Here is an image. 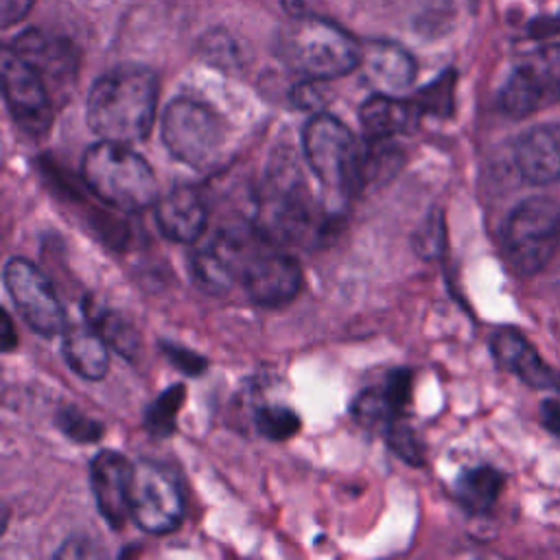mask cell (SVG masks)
<instances>
[{
    "mask_svg": "<svg viewBox=\"0 0 560 560\" xmlns=\"http://www.w3.org/2000/svg\"><path fill=\"white\" fill-rule=\"evenodd\" d=\"M444 247V221L442 212H431L416 230L413 236V249L418 256L431 260L442 254Z\"/></svg>",
    "mask_w": 560,
    "mask_h": 560,
    "instance_id": "obj_28",
    "label": "cell"
},
{
    "mask_svg": "<svg viewBox=\"0 0 560 560\" xmlns=\"http://www.w3.org/2000/svg\"><path fill=\"white\" fill-rule=\"evenodd\" d=\"M560 101V44H549L514 66L505 79L499 103L512 118L529 116Z\"/></svg>",
    "mask_w": 560,
    "mask_h": 560,
    "instance_id": "obj_9",
    "label": "cell"
},
{
    "mask_svg": "<svg viewBox=\"0 0 560 560\" xmlns=\"http://www.w3.org/2000/svg\"><path fill=\"white\" fill-rule=\"evenodd\" d=\"M282 61L304 79L328 81L361 66L359 42L330 20L317 15L293 18L278 37Z\"/></svg>",
    "mask_w": 560,
    "mask_h": 560,
    "instance_id": "obj_2",
    "label": "cell"
},
{
    "mask_svg": "<svg viewBox=\"0 0 560 560\" xmlns=\"http://www.w3.org/2000/svg\"><path fill=\"white\" fill-rule=\"evenodd\" d=\"M453 83L455 74L444 72L440 79H435L431 85H427L422 92L413 96L422 114H433V116H446L453 109Z\"/></svg>",
    "mask_w": 560,
    "mask_h": 560,
    "instance_id": "obj_27",
    "label": "cell"
},
{
    "mask_svg": "<svg viewBox=\"0 0 560 560\" xmlns=\"http://www.w3.org/2000/svg\"><path fill=\"white\" fill-rule=\"evenodd\" d=\"M81 175L88 188L116 210L140 212L160 199L149 162L125 142L101 140L92 144L83 153Z\"/></svg>",
    "mask_w": 560,
    "mask_h": 560,
    "instance_id": "obj_3",
    "label": "cell"
},
{
    "mask_svg": "<svg viewBox=\"0 0 560 560\" xmlns=\"http://www.w3.org/2000/svg\"><path fill=\"white\" fill-rule=\"evenodd\" d=\"M503 488V475L490 466L464 470L455 481V499L470 514L488 512Z\"/></svg>",
    "mask_w": 560,
    "mask_h": 560,
    "instance_id": "obj_23",
    "label": "cell"
},
{
    "mask_svg": "<svg viewBox=\"0 0 560 560\" xmlns=\"http://www.w3.org/2000/svg\"><path fill=\"white\" fill-rule=\"evenodd\" d=\"M256 228H219L190 256V276L195 284L212 295L228 293L252 256L258 252L254 243Z\"/></svg>",
    "mask_w": 560,
    "mask_h": 560,
    "instance_id": "obj_8",
    "label": "cell"
},
{
    "mask_svg": "<svg viewBox=\"0 0 560 560\" xmlns=\"http://www.w3.org/2000/svg\"><path fill=\"white\" fill-rule=\"evenodd\" d=\"M131 481H133V464L116 453L101 451L90 462V486L98 508V514L114 527L120 529L125 521L131 516L129 499H131Z\"/></svg>",
    "mask_w": 560,
    "mask_h": 560,
    "instance_id": "obj_14",
    "label": "cell"
},
{
    "mask_svg": "<svg viewBox=\"0 0 560 560\" xmlns=\"http://www.w3.org/2000/svg\"><path fill=\"white\" fill-rule=\"evenodd\" d=\"M9 48L24 57L46 79V83H63L74 77L77 57L72 46L63 39L42 31H24Z\"/></svg>",
    "mask_w": 560,
    "mask_h": 560,
    "instance_id": "obj_19",
    "label": "cell"
},
{
    "mask_svg": "<svg viewBox=\"0 0 560 560\" xmlns=\"http://www.w3.org/2000/svg\"><path fill=\"white\" fill-rule=\"evenodd\" d=\"M35 0H0V22L2 26H11L13 22H20Z\"/></svg>",
    "mask_w": 560,
    "mask_h": 560,
    "instance_id": "obj_33",
    "label": "cell"
},
{
    "mask_svg": "<svg viewBox=\"0 0 560 560\" xmlns=\"http://www.w3.org/2000/svg\"><path fill=\"white\" fill-rule=\"evenodd\" d=\"M4 287L22 319L39 335L52 337L66 328V311L50 280L26 258L4 265Z\"/></svg>",
    "mask_w": 560,
    "mask_h": 560,
    "instance_id": "obj_12",
    "label": "cell"
},
{
    "mask_svg": "<svg viewBox=\"0 0 560 560\" xmlns=\"http://www.w3.org/2000/svg\"><path fill=\"white\" fill-rule=\"evenodd\" d=\"M302 149L326 192L346 199L365 184V153L337 116L326 112L311 116L302 129Z\"/></svg>",
    "mask_w": 560,
    "mask_h": 560,
    "instance_id": "obj_5",
    "label": "cell"
},
{
    "mask_svg": "<svg viewBox=\"0 0 560 560\" xmlns=\"http://www.w3.org/2000/svg\"><path fill=\"white\" fill-rule=\"evenodd\" d=\"M85 319L105 339L109 350L118 352L125 359H133L138 354L142 343L140 332L125 315L109 308H94L92 304H85Z\"/></svg>",
    "mask_w": 560,
    "mask_h": 560,
    "instance_id": "obj_24",
    "label": "cell"
},
{
    "mask_svg": "<svg viewBox=\"0 0 560 560\" xmlns=\"http://www.w3.org/2000/svg\"><path fill=\"white\" fill-rule=\"evenodd\" d=\"M385 440H387L389 448L400 459H405L407 464H411V466H420L422 464V448H420L413 431L405 422L394 420L392 424H387L385 427Z\"/></svg>",
    "mask_w": 560,
    "mask_h": 560,
    "instance_id": "obj_30",
    "label": "cell"
},
{
    "mask_svg": "<svg viewBox=\"0 0 560 560\" xmlns=\"http://www.w3.org/2000/svg\"><path fill=\"white\" fill-rule=\"evenodd\" d=\"M61 354L68 368L85 381H101L107 374L109 346L92 326L66 332Z\"/></svg>",
    "mask_w": 560,
    "mask_h": 560,
    "instance_id": "obj_22",
    "label": "cell"
},
{
    "mask_svg": "<svg viewBox=\"0 0 560 560\" xmlns=\"http://www.w3.org/2000/svg\"><path fill=\"white\" fill-rule=\"evenodd\" d=\"M490 350L499 365L514 372L529 387H551L556 383V374L542 363L536 348L512 328H501L490 339Z\"/></svg>",
    "mask_w": 560,
    "mask_h": 560,
    "instance_id": "obj_20",
    "label": "cell"
},
{
    "mask_svg": "<svg viewBox=\"0 0 560 560\" xmlns=\"http://www.w3.org/2000/svg\"><path fill=\"white\" fill-rule=\"evenodd\" d=\"M162 352L166 354V359L173 363V365H177L182 372H186V374H201L203 370H206V365H208V361L201 357V354H197V352H192V350H188V348H182V346H175V343H162Z\"/></svg>",
    "mask_w": 560,
    "mask_h": 560,
    "instance_id": "obj_31",
    "label": "cell"
},
{
    "mask_svg": "<svg viewBox=\"0 0 560 560\" xmlns=\"http://www.w3.org/2000/svg\"><path fill=\"white\" fill-rule=\"evenodd\" d=\"M2 322H4V335H2V348H4V352H9L11 348H13V343H15V337H13V328H11V317L4 313L2 315Z\"/></svg>",
    "mask_w": 560,
    "mask_h": 560,
    "instance_id": "obj_36",
    "label": "cell"
},
{
    "mask_svg": "<svg viewBox=\"0 0 560 560\" xmlns=\"http://www.w3.org/2000/svg\"><path fill=\"white\" fill-rule=\"evenodd\" d=\"M129 512L147 534L162 536L177 529L184 516V499L175 477L160 464L136 462Z\"/></svg>",
    "mask_w": 560,
    "mask_h": 560,
    "instance_id": "obj_10",
    "label": "cell"
},
{
    "mask_svg": "<svg viewBox=\"0 0 560 560\" xmlns=\"http://www.w3.org/2000/svg\"><path fill=\"white\" fill-rule=\"evenodd\" d=\"M422 112L413 98H400L387 92L372 94L359 109V122L368 140L381 142L416 129Z\"/></svg>",
    "mask_w": 560,
    "mask_h": 560,
    "instance_id": "obj_18",
    "label": "cell"
},
{
    "mask_svg": "<svg viewBox=\"0 0 560 560\" xmlns=\"http://www.w3.org/2000/svg\"><path fill=\"white\" fill-rule=\"evenodd\" d=\"M57 427L74 442H96L103 435V424L74 407H66L57 413Z\"/></svg>",
    "mask_w": 560,
    "mask_h": 560,
    "instance_id": "obj_29",
    "label": "cell"
},
{
    "mask_svg": "<svg viewBox=\"0 0 560 560\" xmlns=\"http://www.w3.org/2000/svg\"><path fill=\"white\" fill-rule=\"evenodd\" d=\"M409 398H411V370L398 368L387 372L381 385L363 389L354 398L350 411L361 424L387 427L400 418V413L409 405Z\"/></svg>",
    "mask_w": 560,
    "mask_h": 560,
    "instance_id": "obj_17",
    "label": "cell"
},
{
    "mask_svg": "<svg viewBox=\"0 0 560 560\" xmlns=\"http://www.w3.org/2000/svg\"><path fill=\"white\" fill-rule=\"evenodd\" d=\"M162 142L168 153L197 171H210L225 153L228 129L208 105L179 96L162 114Z\"/></svg>",
    "mask_w": 560,
    "mask_h": 560,
    "instance_id": "obj_6",
    "label": "cell"
},
{
    "mask_svg": "<svg viewBox=\"0 0 560 560\" xmlns=\"http://www.w3.org/2000/svg\"><path fill=\"white\" fill-rule=\"evenodd\" d=\"M2 92L15 125L28 136H44L52 122V98L46 79L9 46L2 52Z\"/></svg>",
    "mask_w": 560,
    "mask_h": 560,
    "instance_id": "obj_11",
    "label": "cell"
},
{
    "mask_svg": "<svg viewBox=\"0 0 560 560\" xmlns=\"http://www.w3.org/2000/svg\"><path fill=\"white\" fill-rule=\"evenodd\" d=\"M319 212L293 155H276L260 192L258 232L271 241H300L317 228Z\"/></svg>",
    "mask_w": 560,
    "mask_h": 560,
    "instance_id": "obj_4",
    "label": "cell"
},
{
    "mask_svg": "<svg viewBox=\"0 0 560 560\" xmlns=\"http://www.w3.org/2000/svg\"><path fill=\"white\" fill-rule=\"evenodd\" d=\"M243 287L252 302L278 308L291 302L302 287V269L289 254L276 249H258L243 271Z\"/></svg>",
    "mask_w": 560,
    "mask_h": 560,
    "instance_id": "obj_13",
    "label": "cell"
},
{
    "mask_svg": "<svg viewBox=\"0 0 560 560\" xmlns=\"http://www.w3.org/2000/svg\"><path fill=\"white\" fill-rule=\"evenodd\" d=\"M186 398V389L184 385H173L168 389H164L144 411V427L153 433V435H171L175 431V418L184 405Z\"/></svg>",
    "mask_w": 560,
    "mask_h": 560,
    "instance_id": "obj_25",
    "label": "cell"
},
{
    "mask_svg": "<svg viewBox=\"0 0 560 560\" xmlns=\"http://www.w3.org/2000/svg\"><path fill=\"white\" fill-rule=\"evenodd\" d=\"M361 66L368 79L387 94L400 92L416 77V63L407 50L389 42H374L363 48Z\"/></svg>",
    "mask_w": 560,
    "mask_h": 560,
    "instance_id": "obj_21",
    "label": "cell"
},
{
    "mask_svg": "<svg viewBox=\"0 0 560 560\" xmlns=\"http://www.w3.org/2000/svg\"><path fill=\"white\" fill-rule=\"evenodd\" d=\"M560 241V203L551 197H529L508 217L501 234L503 254L518 276L538 273Z\"/></svg>",
    "mask_w": 560,
    "mask_h": 560,
    "instance_id": "obj_7",
    "label": "cell"
},
{
    "mask_svg": "<svg viewBox=\"0 0 560 560\" xmlns=\"http://www.w3.org/2000/svg\"><path fill=\"white\" fill-rule=\"evenodd\" d=\"M295 103L300 107H315V105H319L322 103V98H319V81L308 79L304 85H300L295 90Z\"/></svg>",
    "mask_w": 560,
    "mask_h": 560,
    "instance_id": "obj_34",
    "label": "cell"
},
{
    "mask_svg": "<svg viewBox=\"0 0 560 560\" xmlns=\"http://www.w3.org/2000/svg\"><path fill=\"white\" fill-rule=\"evenodd\" d=\"M553 394L547 396L542 400V407H540V418H542V424L560 438V376L556 378V383L551 385Z\"/></svg>",
    "mask_w": 560,
    "mask_h": 560,
    "instance_id": "obj_32",
    "label": "cell"
},
{
    "mask_svg": "<svg viewBox=\"0 0 560 560\" xmlns=\"http://www.w3.org/2000/svg\"><path fill=\"white\" fill-rule=\"evenodd\" d=\"M158 79L136 63L112 68L101 74L85 101V120L101 140L138 142L155 122Z\"/></svg>",
    "mask_w": 560,
    "mask_h": 560,
    "instance_id": "obj_1",
    "label": "cell"
},
{
    "mask_svg": "<svg viewBox=\"0 0 560 560\" xmlns=\"http://www.w3.org/2000/svg\"><path fill=\"white\" fill-rule=\"evenodd\" d=\"M315 0H282V4L287 7V11L293 15V18H300V15H311V9Z\"/></svg>",
    "mask_w": 560,
    "mask_h": 560,
    "instance_id": "obj_35",
    "label": "cell"
},
{
    "mask_svg": "<svg viewBox=\"0 0 560 560\" xmlns=\"http://www.w3.org/2000/svg\"><path fill=\"white\" fill-rule=\"evenodd\" d=\"M155 223L175 243H195L206 232L208 203L192 186H173L155 201Z\"/></svg>",
    "mask_w": 560,
    "mask_h": 560,
    "instance_id": "obj_15",
    "label": "cell"
},
{
    "mask_svg": "<svg viewBox=\"0 0 560 560\" xmlns=\"http://www.w3.org/2000/svg\"><path fill=\"white\" fill-rule=\"evenodd\" d=\"M514 160L521 177L534 186H547L560 179V120L527 129L514 147Z\"/></svg>",
    "mask_w": 560,
    "mask_h": 560,
    "instance_id": "obj_16",
    "label": "cell"
},
{
    "mask_svg": "<svg viewBox=\"0 0 560 560\" xmlns=\"http://www.w3.org/2000/svg\"><path fill=\"white\" fill-rule=\"evenodd\" d=\"M254 424L267 440H289L300 431V416L282 405H265L256 411Z\"/></svg>",
    "mask_w": 560,
    "mask_h": 560,
    "instance_id": "obj_26",
    "label": "cell"
}]
</instances>
